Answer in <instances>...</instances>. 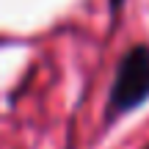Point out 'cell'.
Masks as SVG:
<instances>
[{
  "mask_svg": "<svg viewBox=\"0 0 149 149\" xmlns=\"http://www.w3.org/2000/svg\"><path fill=\"white\" fill-rule=\"evenodd\" d=\"M149 97V47L138 44L122 58L108 100V119L133 111Z\"/></svg>",
  "mask_w": 149,
  "mask_h": 149,
  "instance_id": "1",
  "label": "cell"
},
{
  "mask_svg": "<svg viewBox=\"0 0 149 149\" xmlns=\"http://www.w3.org/2000/svg\"><path fill=\"white\" fill-rule=\"evenodd\" d=\"M122 3H124V0H111V8L116 11V8H119V6H122Z\"/></svg>",
  "mask_w": 149,
  "mask_h": 149,
  "instance_id": "2",
  "label": "cell"
}]
</instances>
